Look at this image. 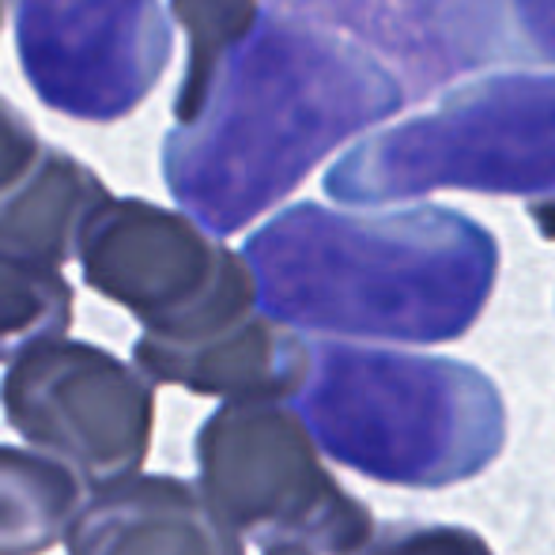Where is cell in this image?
Returning a JSON list of instances; mask_svg holds the SVG:
<instances>
[{
  "label": "cell",
  "mask_w": 555,
  "mask_h": 555,
  "mask_svg": "<svg viewBox=\"0 0 555 555\" xmlns=\"http://www.w3.org/2000/svg\"><path fill=\"white\" fill-rule=\"evenodd\" d=\"M111 201L103 178L61 147H46L27 182L0 205V257L53 269L80 254L99 208Z\"/></svg>",
  "instance_id": "8fae6325"
},
{
  "label": "cell",
  "mask_w": 555,
  "mask_h": 555,
  "mask_svg": "<svg viewBox=\"0 0 555 555\" xmlns=\"http://www.w3.org/2000/svg\"><path fill=\"white\" fill-rule=\"evenodd\" d=\"M401 106L404 88L363 46L264 15L223 65L201 121L167 132L163 178L205 231L234 234Z\"/></svg>",
  "instance_id": "6da1fadb"
},
{
  "label": "cell",
  "mask_w": 555,
  "mask_h": 555,
  "mask_svg": "<svg viewBox=\"0 0 555 555\" xmlns=\"http://www.w3.org/2000/svg\"><path fill=\"white\" fill-rule=\"evenodd\" d=\"M73 302V284L61 272L0 257V363L12 366L42 344L65 340Z\"/></svg>",
  "instance_id": "9a60e30c"
},
{
  "label": "cell",
  "mask_w": 555,
  "mask_h": 555,
  "mask_svg": "<svg viewBox=\"0 0 555 555\" xmlns=\"http://www.w3.org/2000/svg\"><path fill=\"white\" fill-rule=\"evenodd\" d=\"M68 555H246L242 533L205 488L137 473L91 491L65 537Z\"/></svg>",
  "instance_id": "9c48e42d"
},
{
  "label": "cell",
  "mask_w": 555,
  "mask_h": 555,
  "mask_svg": "<svg viewBox=\"0 0 555 555\" xmlns=\"http://www.w3.org/2000/svg\"><path fill=\"white\" fill-rule=\"evenodd\" d=\"M435 190L526 197L555 242V76L495 73L450 91L431 114L382 129L336 159L325 193L389 205Z\"/></svg>",
  "instance_id": "277c9868"
},
{
  "label": "cell",
  "mask_w": 555,
  "mask_h": 555,
  "mask_svg": "<svg viewBox=\"0 0 555 555\" xmlns=\"http://www.w3.org/2000/svg\"><path fill=\"white\" fill-rule=\"evenodd\" d=\"M170 12L185 30V73L175 95L178 129L201 121L212 88L231 53L261 27V0H170Z\"/></svg>",
  "instance_id": "5bb4252c"
},
{
  "label": "cell",
  "mask_w": 555,
  "mask_h": 555,
  "mask_svg": "<svg viewBox=\"0 0 555 555\" xmlns=\"http://www.w3.org/2000/svg\"><path fill=\"white\" fill-rule=\"evenodd\" d=\"M159 0H15V50L35 95L76 121H117L170 61Z\"/></svg>",
  "instance_id": "ba28073f"
},
{
  "label": "cell",
  "mask_w": 555,
  "mask_h": 555,
  "mask_svg": "<svg viewBox=\"0 0 555 555\" xmlns=\"http://www.w3.org/2000/svg\"><path fill=\"white\" fill-rule=\"evenodd\" d=\"M197 473L216 511L261 548L356 555L374 514L318 457L307 424L276 401H227L197 431Z\"/></svg>",
  "instance_id": "8992f818"
},
{
  "label": "cell",
  "mask_w": 555,
  "mask_h": 555,
  "mask_svg": "<svg viewBox=\"0 0 555 555\" xmlns=\"http://www.w3.org/2000/svg\"><path fill=\"white\" fill-rule=\"evenodd\" d=\"M88 483L57 457L0 446V555H46L83 511Z\"/></svg>",
  "instance_id": "7c38bea8"
},
{
  "label": "cell",
  "mask_w": 555,
  "mask_h": 555,
  "mask_svg": "<svg viewBox=\"0 0 555 555\" xmlns=\"http://www.w3.org/2000/svg\"><path fill=\"white\" fill-rule=\"evenodd\" d=\"M132 359L152 382L182 386L201 397L227 401H276L302 397L314 371V351L269 314L193 348H163L140 336Z\"/></svg>",
  "instance_id": "30bf717a"
},
{
  "label": "cell",
  "mask_w": 555,
  "mask_h": 555,
  "mask_svg": "<svg viewBox=\"0 0 555 555\" xmlns=\"http://www.w3.org/2000/svg\"><path fill=\"white\" fill-rule=\"evenodd\" d=\"M264 555H318V552L302 548V544H276V548H264Z\"/></svg>",
  "instance_id": "ac0fdd59"
},
{
  "label": "cell",
  "mask_w": 555,
  "mask_h": 555,
  "mask_svg": "<svg viewBox=\"0 0 555 555\" xmlns=\"http://www.w3.org/2000/svg\"><path fill=\"white\" fill-rule=\"evenodd\" d=\"M356 555H495L480 533L439 521H386Z\"/></svg>",
  "instance_id": "2e32d148"
},
{
  "label": "cell",
  "mask_w": 555,
  "mask_h": 555,
  "mask_svg": "<svg viewBox=\"0 0 555 555\" xmlns=\"http://www.w3.org/2000/svg\"><path fill=\"white\" fill-rule=\"evenodd\" d=\"M0 27H4V0H0Z\"/></svg>",
  "instance_id": "d6986e66"
},
{
  "label": "cell",
  "mask_w": 555,
  "mask_h": 555,
  "mask_svg": "<svg viewBox=\"0 0 555 555\" xmlns=\"http://www.w3.org/2000/svg\"><path fill=\"white\" fill-rule=\"evenodd\" d=\"M4 420L46 457L99 491L137 476L152 450L155 382L88 340H53L0 378Z\"/></svg>",
  "instance_id": "52a82bcc"
},
{
  "label": "cell",
  "mask_w": 555,
  "mask_h": 555,
  "mask_svg": "<svg viewBox=\"0 0 555 555\" xmlns=\"http://www.w3.org/2000/svg\"><path fill=\"white\" fill-rule=\"evenodd\" d=\"M299 409L333 461L397 488L473 480L506 442L495 382L439 356L318 344Z\"/></svg>",
  "instance_id": "3957f363"
},
{
  "label": "cell",
  "mask_w": 555,
  "mask_h": 555,
  "mask_svg": "<svg viewBox=\"0 0 555 555\" xmlns=\"http://www.w3.org/2000/svg\"><path fill=\"white\" fill-rule=\"evenodd\" d=\"M439 23L465 68L555 65V0H439Z\"/></svg>",
  "instance_id": "4fadbf2b"
},
{
  "label": "cell",
  "mask_w": 555,
  "mask_h": 555,
  "mask_svg": "<svg viewBox=\"0 0 555 555\" xmlns=\"http://www.w3.org/2000/svg\"><path fill=\"white\" fill-rule=\"evenodd\" d=\"M242 257L272 322L401 344L465 336L499 276L495 234L439 205L366 216L292 205L249 234Z\"/></svg>",
  "instance_id": "7a4b0ae2"
},
{
  "label": "cell",
  "mask_w": 555,
  "mask_h": 555,
  "mask_svg": "<svg viewBox=\"0 0 555 555\" xmlns=\"http://www.w3.org/2000/svg\"><path fill=\"white\" fill-rule=\"evenodd\" d=\"M46 144L30 117L0 95V205L27 182V175L38 167Z\"/></svg>",
  "instance_id": "e0dca14e"
},
{
  "label": "cell",
  "mask_w": 555,
  "mask_h": 555,
  "mask_svg": "<svg viewBox=\"0 0 555 555\" xmlns=\"http://www.w3.org/2000/svg\"><path fill=\"white\" fill-rule=\"evenodd\" d=\"M83 284L125 307L144 340L193 348L261 314L249 261L193 216L144 197H111L76 254Z\"/></svg>",
  "instance_id": "5b68a950"
}]
</instances>
